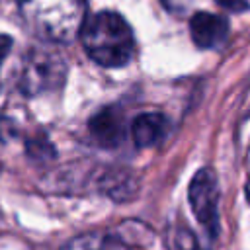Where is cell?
Wrapping results in <instances>:
<instances>
[{"label":"cell","instance_id":"cell-1","mask_svg":"<svg viewBox=\"0 0 250 250\" xmlns=\"http://www.w3.org/2000/svg\"><path fill=\"white\" fill-rule=\"evenodd\" d=\"M78 35L88 57L100 66L119 68L135 55L133 29L117 12L104 10L86 18Z\"/></svg>","mask_w":250,"mask_h":250},{"label":"cell","instance_id":"cell-2","mask_svg":"<svg viewBox=\"0 0 250 250\" xmlns=\"http://www.w3.org/2000/svg\"><path fill=\"white\" fill-rule=\"evenodd\" d=\"M20 14L37 37L70 43L86 20V0H20Z\"/></svg>","mask_w":250,"mask_h":250},{"label":"cell","instance_id":"cell-3","mask_svg":"<svg viewBox=\"0 0 250 250\" xmlns=\"http://www.w3.org/2000/svg\"><path fill=\"white\" fill-rule=\"evenodd\" d=\"M66 76L64 61L51 51L31 49L23 59L20 72V90L27 96H39L62 86Z\"/></svg>","mask_w":250,"mask_h":250},{"label":"cell","instance_id":"cell-4","mask_svg":"<svg viewBox=\"0 0 250 250\" xmlns=\"http://www.w3.org/2000/svg\"><path fill=\"white\" fill-rule=\"evenodd\" d=\"M188 199L195 219L207 229L209 236L213 238L219 230V182L211 168H201L189 182Z\"/></svg>","mask_w":250,"mask_h":250},{"label":"cell","instance_id":"cell-5","mask_svg":"<svg viewBox=\"0 0 250 250\" xmlns=\"http://www.w3.org/2000/svg\"><path fill=\"white\" fill-rule=\"evenodd\" d=\"M189 33L199 49H215L229 35V21L211 12H197L189 20Z\"/></svg>","mask_w":250,"mask_h":250},{"label":"cell","instance_id":"cell-6","mask_svg":"<svg viewBox=\"0 0 250 250\" xmlns=\"http://www.w3.org/2000/svg\"><path fill=\"white\" fill-rule=\"evenodd\" d=\"M88 129L98 145L113 148L125 139V117L117 107H104L90 117Z\"/></svg>","mask_w":250,"mask_h":250},{"label":"cell","instance_id":"cell-7","mask_svg":"<svg viewBox=\"0 0 250 250\" xmlns=\"http://www.w3.org/2000/svg\"><path fill=\"white\" fill-rule=\"evenodd\" d=\"M166 133H168V119L162 113H156V111L137 115L133 125H131L133 141L141 148L154 146L156 143H160L164 139Z\"/></svg>","mask_w":250,"mask_h":250},{"label":"cell","instance_id":"cell-8","mask_svg":"<svg viewBox=\"0 0 250 250\" xmlns=\"http://www.w3.org/2000/svg\"><path fill=\"white\" fill-rule=\"evenodd\" d=\"M61 250H129V248L125 246V242H121L115 236L90 232L68 240Z\"/></svg>","mask_w":250,"mask_h":250},{"label":"cell","instance_id":"cell-9","mask_svg":"<svg viewBox=\"0 0 250 250\" xmlns=\"http://www.w3.org/2000/svg\"><path fill=\"white\" fill-rule=\"evenodd\" d=\"M174 250H199V246L189 230H180L174 238Z\"/></svg>","mask_w":250,"mask_h":250},{"label":"cell","instance_id":"cell-10","mask_svg":"<svg viewBox=\"0 0 250 250\" xmlns=\"http://www.w3.org/2000/svg\"><path fill=\"white\" fill-rule=\"evenodd\" d=\"M219 6L230 10V12H244L248 8V2L246 0H215Z\"/></svg>","mask_w":250,"mask_h":250},{"label":"cell","instance_id":"cell-11","mask_svg":"<svg viewBox=\"0 0 250 250\" xmlns=\"http://www.w3.org/2000/svg\"><path fill=\"white\" fill-rule=\"evenodd\" d=\"M10 49H12V37H10V35H4V33H0V66H2L4 59L8 57Z\"/></svg>","mask_w":250,"mask_h":250},{"label":"cell","instance_id":"cell-12","mask_svg":"<svg viewBox=\"0 0 250 250\" xmlns=\"http://www.w3.org/2000/svg\"><path fill=\"white\" fill-rule=\"evenodd\" d=\"M246 197H248V201H250V182L246 184Z\"/></svg>","mask_w":250,"mask_h":250}]
</instances>
